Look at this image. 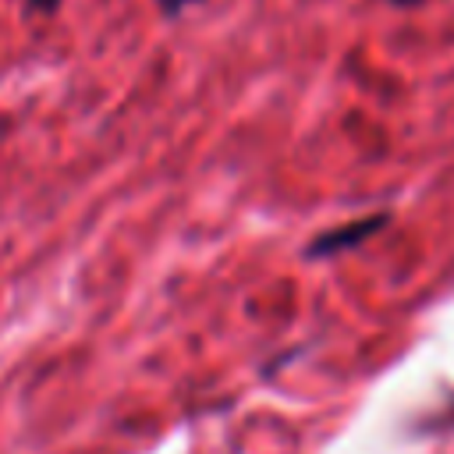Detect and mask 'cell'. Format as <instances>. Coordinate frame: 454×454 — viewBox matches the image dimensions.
I'll use <instances>...</instances> for the list:
<instances>
[{
	"instance_id": "4",
	"label": "cell",
	"mask_w": 454,
	"mask_h": 454,
	"mask_svg": "<svg viewBox=\"0 0 454 454\" xmlns=\"http://www.w3.org/2000/svg\"><path fill=\"white\" fill-rule=\"evenodd\" d=\"M390 4H397V7H415V4H426V0H390Z\"/></svg>"
},
{
	"instance_id": "1",
	"label": "cell",
	"mask_w": 454,
	"mask_h": 454,
	"mask_svg": "<svg viewBox=\"0 0 454 454\" xmlns=\"http://www.w3.org/2000/svg\"><path fill=\"white\" fill-rule=\"evenodd\" d=\"M383 223H387V213H376V216H362V220H351V223H344V227H333V231L319 234V238L309 245V252H312V255H330V252L351 248V245L365 241L369 234H376Z\"/></svg>"
},
{
	"instance_id": "2",
	"label": "cell",
	"mask_w": 454,
	"mask_h": 454,
	"mask_svg": "<svg viewBox=\"0 0 454 454\" xmlns=\"http://www.w3.org/2000/svg\"><path fill=\"white\" fill-rule=\"evenodd\" d=\"M192 4H199V0H160L163 14H181V11H184V7H192Z\"/></svg>"
},
{
	"instance_id": "3",
	"label": "cell",
	"mask_w": 454,
	"mask_h": 454,
	"mask_svg": "<svg viewBox=\"0 0 454 454\" xmlns=\"http://www.w3.org/2000/svg\"><path fill=\"white\" fill-rule=\"evenodd\" d=\"M60 4H64V0H28V7H32L35 14H53Z\"/></svg>"
}]
</instances>
